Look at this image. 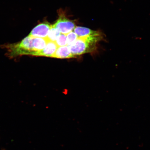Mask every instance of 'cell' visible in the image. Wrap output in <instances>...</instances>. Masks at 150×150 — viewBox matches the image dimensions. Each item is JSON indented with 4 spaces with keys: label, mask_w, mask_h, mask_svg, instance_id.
Segmentation results:
<instances>
[{
    "label": "cell",
    "mask_w": 150,
    "mask_h": 150,
    "mask_svg": "<svg viewBox=\"0 0 150 150\" xmlns=\"http://www.w3.org/2000/svg\"><path fill=\"white\" fill-rule=\"evenodd\" d=\"M34 39V37L28 35L20 42L11 45L8 47L9 55L13 57L23 55L35 56Z\"/></svg>",
    "instance_id": "obj_1"
},
{
    "label": "cell",
    "mask_w": 150,
    "mask_h": 150,
    "mask_svg": "<svg viewBox=\"0 0 150 150\" xmlns=\"http://www.w3.org/2000/svg\"><path fill=\"white\" fill-rule=\"evenodd\" d=\"M96 44L85 38H78L74 44L68 46L73 57L92 52L94 50Z\"/></svg>",
    "instance_id": "obj_2"
},
{
    "label": "cell",
    "mask_w": 150,
    "mask_h": 150,
    "mask_svg": "<svg viewBox=\"0 0 150 150\" xmlns=\"http://www.w3.org/2000/svg\"><path fill=\"white\" fill-rule=\"evenodd\" d=\"M52 25L57 29L60 33L66 35L72 32L76 26L74 22L61 14L57 21Z\"/></svg>",
    "instance_id": "obj_3"
},
{
    "label": "cell",
    "mask_w": 150,
    "mask_h": 150,
    "mask_svg": "<svg viewBox=\"0 0 150 150\" xmlns=\"http://www.w3.org/2000/svg\"><path fill=\"white\" fill-rule=\"evenodd\" d=\"M51 25L48 22H44L35 27L29 35L33 37L46 38Z\"/></svg>",
    "instance_id": "obj_4"
},
{
    "label": "cell",
    "mask_w": 150,
    "mask_h": 150,
    "mask_svg": "<svg viewBox=\"0 0 150 150\" xmlns=\"http://www.w3.org/2000/svg\"><path fill=\"white\" fill-rule=\"evenodd\" d=\"M58 47L55 42L48 40L45 47L42 51L38 52L36 56L52 57Z\"/></svg>",
    "instance_id": "obj_5"
},
{
    "label": "cell",
    "mask_w": 150,
    "mask_h": 150,
    "mask_svg": "<svg viewBox=\"0 0 150 150\" xmlns=\"http://www.w3.org/2000/svg\"><path fill=\"white\" fill-rule=\"evenodd\" d=\"M52 57L58 59H69L74 57L68 46L58 47Z\"/></svg>",
    "instance_id": "obj_6"
},
{
    "label": "cell",
    "mask_w": 150,
    "mask_h": 150,
    "mask_svg": "<svg viewBox=\"0 0 150 150\" xmlns=\"http://www.w3.org/2000/svg\"><path fill=\"white\" fill-rule=\"evenodd\" d=\"M74 32L79 38H86L98 34L99 31L92 30L88 28L77 27L74 28Z\"/></svg>",
    "instance_id": "obj_7"
},
{
    "label": "cell",
    "mask_w": 150,
    "mask_h": 150,
    "mask_svg": "<svg viewBox=\"0 0 150 150\" xmlns=\"http://www.w3.org/2000/svg\"><path fill=\"white\" fill-rule=\"evenodd\" d=\"M60 35V33L56 28L51 25L46 38L48 40L55 42L58 37Z\"/></svg>",
    "instance_id": "obj_8"
},
{
    "label": "cell",
    "mask_w": 150,
    "mask_h": 150,
    "mask_svg": "<svg viewBox=\"0 0 150 150\" xmlns=\"http://www.w3.org/2000/svg\"><path fill=\"white\" fill-rule=\"evenodd\" d=\"M55 42L58 47L66 46L67 45V35L63 34L60 35Z\"/></svg>",
    "instance_id": "obj_9"
},
{
    "label": "cell",
    "mask_w": 150,
    "mask_h": 150,
    "mask_svg": "<svg viewBox=\"0 0 150 150\" xmlns=\"http://www.w3.org/2000/svg\"><path fill=\"white\" fill-rule=\"evenodd\" d=\"M67 35V43L68 46L74 44L78 38V35L74 32H71Z\"/></svg>",
    "instance_id": "obj_10"
}]
</instances>
